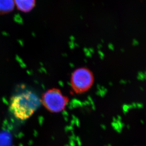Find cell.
<instances>
[{
    "label": "cell",
    "instance_id": "obj_1",
    "mask_svg": "<svg viewBox=\"0 0 146 146\" xmlns=\"http://www.w3.org/2000/svg\"><path fill=\"white\" fill-rule=\"evenodd\" d=\"M41 103L35 94L27 91L13 96L10 103L11 113L19 120L29 118L38 108Z\"/></svg>",
    "mask_w": 146,
    "mask_h": 146
},
{
    "label": "cell",
    "instance_id": "obj_2",
    "mask_svg": "<svg viewBox=\"0 0 146 146\" xmlns=\"http://www.w3.org/2000/svg\"><path fill=\"white\" fill-rule=\"evenodd\" d=\"M94 80V76L91 70L87 68H79L72 73L70 85L75 92L81 94L91 88Z\"/></svg>",
    "mask_w": 146,
    "mask_h": 146
},
{
    "label": "cell",
    "instance_id": "obj_3",
    "mask_svg": "<svg viewBox=\"0 0 146 146\" xmlns=\"http://www.w3.org/2000/svg\"><path fill=\"white\" fill-rule=\"evenodd\" d=\"M41 101L43 106L49 112L57 113L65 109L69 99L60 90L52 88L43 94Z\"/></svg>",
    "mask_w": 146,
    "mask_h": 146
},
{
    "label": "cell",
    "instance_id": "obj_4",
    "mask_svg": "<svg viewBox=\"0 0 146 146\" xmlns=\"http://www.w3.org/2000/svg\"><path fill=\"white\" fill-rule=\"evenodd\" d=\"M15 6L19 11L29 13L36 5V0H14Z\"/></svg>",
    "mask_w": 146,
    "mask_h": 146
},
{
    "label": "cell",
    "instance_id": "obj_5",
    "mask_svg": "<svg viewBox=\"0 0 146 146\" xmlns=\"http://www.w3.org/2000/svg\"><path fill=\"white\" fill-rule=\"evenodd\" d=\"M15 7L14 0H0V15L11 13Z\"/></svg>",
    "mask_w": 146,
    "mask_h": 146
}]
</instances>
